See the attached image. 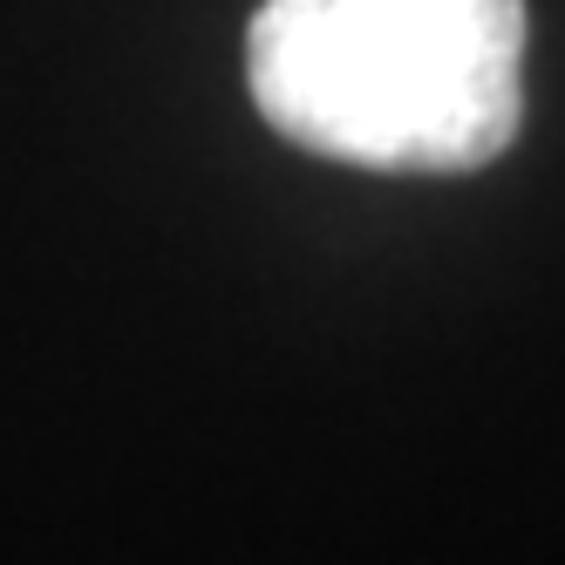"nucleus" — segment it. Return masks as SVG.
I'll return each mask as SVG.
<instances>
[{
  "mask_svg": "<svg viewBox=\"0 0 565 565\" xmlns=\"http://www.w3.org/2000/svg\"><path fill=\"white\" fill-rule=\"evenodd\" d=\"M524 0H259L253 109L328 164L463 178L524 130Z\"/></svg>",
  "mask_w": 565,
  "mask_h": 565,
  "instance_id": "nucleus-1",
  "label": "nucleus"
}]
</instances>
